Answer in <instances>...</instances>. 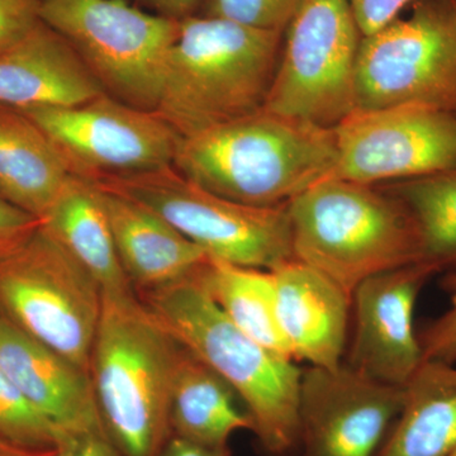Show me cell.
I'll return each instance as SVG.
<instances>
[{
	"label": "cell",
	"instance_id": "5",
	"mask_svg": "<svg viewBox=\"0 0 456 456\" xmlns=\"http://www.w3.org/2000/svg\"><path fill=\"white\" fill-rule=\"evenodd\" d=\"M294 259L353 296L362 281L422 263L415 220L386 189L327 178L287 204Z\"/></svg>",
	"mask_w": 456,
	"mask_h": 456
},
{
	"label": "cell",
	"instance_id": "13",
	"mask_svg": "<svg viewBox=\"0 0 456 456\" xmlns=\"http://www.w3.org/2000/svg\"><path fill=\"white\" fill-rule=\"evenodd\" d=\"M403 399V387L374 382L342 364L308 367L299 393L302 456H378Z\"/></svg>",
	"mask_w": 456,
	"mask_h": 456
},
{
	"label": "cell",
	"instance_id": "28",
	"mask_svg": "<svg viewBox=\"0 0 456 456\" xmlns=\"http://www.w3.org/2000/svg\"><path fill=\"white\" fill-rule=\"evenodd\" d=\"M40 22L38 0H0V53L16 46Z\"/></svg>",
	"mask_w": 456,
	"mask_h": 456
},
{
	"label": "cell",
	"instance_id": "17",
	"mask_svg": "<svg viewBox=\"0 0 456 456\" xmlns=\"http://www.w3.org/2000/svg\"><path fill=\"white\" fill-rule=\"evenodd\" d=\"M93 184L110 222L122 268L134 292H149L182 281L208 257L200 246L149 207Z\"/></svg>",
	"mask_w": 456,
	"mask_h": 456
},
{
	"label": "cell",
	"instance_id": "26",
	"mask_svg": "<svg viewBox=\"0 0 456 456\" xmlns=\"http://www.w3.org/2000/svg\"><path fill=\"white\" fill-rule=\"evenodd\" d=\"M303 0H203L198 14L240 25L285 32Z\"/></svg>",
	"mask_w": 456,
	"mask_h": 456
},
{
	"label": "cell",
	"instance_id": "1",
	"mask_svg": "<svg viewBox=\"0 0 456 456\" xmlns=\"http://www.w3.org/2000/svg\"><path fill=\"white\" fill-rule=\"evenodd\" d=\"M336 164L334 128L268 112L180 136L173 167L207 191L253 207L285 206Z\"/></svg>",
	"mask_w": 456,
	"mask_h": 456
},
{
	"label": "cell",
	"instance_id": "15",
	"mask_svg": "<svg viewBox=\"0 0 456 456\" xmlns=\"http://www.w3.org/2000/svg\"><path fill=\"white\" fill-rule=\"evenodd\" d=\"M0 369L61 432L104 430L90 374L0 312Z\"/></svg>",
	"mask_w": 456,
	"mask_h": 456
},
{
	"label": "cell",
	"instance_id": "29",
	"mask_svg": "<svg viewBox=\"0 0 456 456\" xmlns=\"http://www.w3.org/2000/svg\"><path fill=\"white\" fill-rule=\"evenodd\" d=\"M47 456H122L106 430L61 432Z\"/></svg>",
	"mask_w": 456,
	"mask_h": 456
},
{
	"label": "cell",
	"instance_id": "30",
	"mask_svg": "<svg viewBox=\"0 0 456 456\" xmlns=\"http://www.w3.org/2000/svg\"><path fill=\"white\" fill-rule=\"evenodd\" d=\"M38 226L37 218L0 196V257L22 244Z\"/></svg>",
	"mask_w": 456,
	"mask_h": 456
},
{
	"label": "cell",
	"instance_id": "23",
	"mask_svg": "<svg viewBox=\"0 0 456 456\" xmlns=\"http://www.w3.org/2000/svg\"><path fill=\"white\" fill-rule=\"evenodd\" d=\"M194 277L237 329L266 349L293 359L279 325L274 279L270 270L246 268L207 257Z\"/></svg>",
	"mask_w": 456,
	"mask_h": 456
},
{
	"label": "cell",
	"instance_id": "20",
	"mask_svg": "<svg viewBox=\"0 0 456 456\" xmlns=\"http://www.w3.org/2000/svg\"><path fill=\"white\" fill-rule=\"evenodd\" d=\"M70 176L37 123L0 106V196L41 221Z\"/></svg>",
	"mask_w": 456,
	"mask_h": 456
},
{
	"label": "cell",
	"instance_id": "2",
	"mask_svg": "<svg viewBox=\"0 0 456 456\" xmlns=\"http://www.w3.org/2000/svg\"><path fill=\"white\" fill-rule=\"evenodd\" d=\"M183 354L134 290L103 292L89 374L104 430L122 456L163 452Z\"/></svg>",
	"mask_w": 456,
	"mask_h": 456
},
{
	"label": "cell",
	"instance_id": "14",
	"mask_svg": "<svg viewBox=\"0 0 456 456\" xmlns=\"http://www.w3.org/2000/svg\"><path fill=\"white\" fill-rule=\"evenodd\" d=\"M436 269L416 263L380 273L351 296L353 338L344 364L374 382L404 387L424 362L413 314L422 288Z\"/></svg>",
	"mask_w": 456,
	"mask_h": 456
},
{
	"label": "cell",
	"instance_id": "19",
	"mask_svg": "<svg viewBox=\"0 0 456 456\" xmlns=\"http://www.w3.org/2000/svg\"><path fill=\"white\" fill-rule=\"evenodd\" d=\"M378 456H456V367L425 360Z\"/></svg>",
	"mask_w": 456,
	"mask_h": 456
},
{
	"label": "cell",
	"instance_id": "12",
	"mask_svg": "<svg viewBox=\"0 0 456 456\" xmlns=\"http://www.w3.org/2000/svg\"><path fill=\"white\" fill-rule=\"evenodd\" d=\"M334 134L330 178L375 185L456 167V114L437 108L355 110L335 126Z\"/></svg>",
	"mask_w": 456,
	"mask_h": 456
},
{
	"label": "cell",
	"instance_id": "27",
	"mask_svg": "<svg viewBox=\"0 0 456 456\" xmlns=\"http://www.w3.org/2000/svg\"><path fill=\"white\" fill-rule=\"evenodd\" d=\"M444 287L449 294L450 305L431 325L419 335L425 360L456 362V272L444 279Z\"/></svg>",
	"mask_w": 456,
	"mask_h": 456
},
{
	"label": "cell",
	"instance_id": "9",
	"mask_svg": "<svg viewBox=\"0 0 456 456\" xmlns=\"http://www.w3.org/2000/svg\"><path fill=\"white\" fill-rule=\"evenodd\" d=\"M362 36L356 62V110L422 104L456 114V0H415Z\"/></svg>",
	"mask_w": 456,
	"mask_h": 456
},
{
	"label": "cell",
	"instance_id": "8",
	"mask_svg": "<svg viewBox=\"0 0 456 456\" xmlns=\"http://www.w3.org/2000/svg\"><path fill=\"white\" fill-rule=\"evenodd\" d=\"M102 305L101 285L41 224L0 257V312L88 373Z\"/></svg>",
	"mask_w": 456,
	"mask_h": 456
},
{
	"label": "cell",
	"instance_id": "21",
	"mask_svg": "<svg viewBox=\"0 0 456 456\" xmlns=\"http://www.w3.org/2000/svg\"><path fill=\"white\" fill-rule=\"evenodd\" d=\"M40 224L88 270L103 292L134 290L122 268L110 222L92 182L71 175Z\"/></svg>",
	"mask_w": 456,
	"mask_h": 456
},
{
	"label": "cell",
	"instance_id": "7",
	"mask_svg": "<svg viewBox=\"0 0 456 456\" xmlns=\"http://www.w3.org/2000/svg\"><path fill=\"white\" fill-rule=\"evenodd\" d=\"M42 22L65 38L103 93L155 110L180 20L130 0H38Z\"/></svg>",
	"mask_w": 456,
	"mask_h": 456
},
{
	"label": "cell",
	"instance_id": "11",
	"mask_svg": "<svg viewBox=\"0 0 456 456\" xmlns=\"http://www.w3.org/2000/svg\"><path fill=\"white\" fill-rule=\"evenodd\" d=\"M20 112L49 136L69 173L90 182L170 167L180 139L160 113L106 93L77 106Z\"/></svg>",
	"mask_w": 456,
	"mask_h": 456
},
{
	"label": "cell",
	"instance_id": "34",
	"mask_svg": "<svg viewBox=\"0 0 456 456\" xmlns=\"http://www.w3.org/2000/svg\"><path fill=\"white\" fill-rule=\"evenodd\" d=\"M49 454H36V452H29L26 450L12 448V446L0 444V456H47Z\"/></svg>",
	"mask_w": 456,
	"mask_h": 456
},
{
	"label": "cell",
	"instance_id": "4",
	"mask_svg": "<svg viewBox=\"0 0 456 456\" xmlns=\"http://www.w3.org/2000/svg\"><path fill=\"white\" fill-rule=\"evenodd\" d=\"M284 32L196 14L180 20L165 60L156 112L180 136L235 121L265 107Z\"/></svg>",
	"mask_w": 456,
	"mask_h": 456
},
{
	"label": "cell",
	"instance_id": "6",
	"mask_svg": "<svg viewBox=\"0 0 456 456\" xmlns=\"http://www.w3.org/2000/svg\"><path fill=\"white\" fill-rule=\"evenodd\" d=\"M93 183L149 207L212 259L263 270L294 259L287 204L233 202L200 187L173 165Z\"/></svg>",
	"mask_w": 456,
	"mask_h": 456
},
{
	"label": "cell",
	"instance_id": "25",
	"mask_svg": "<svg viewBox=\"0 0 456 456\" xmlns=\"http://www.w3.org/2000/svg\"><path fill=\"white\" fill-rule=\"evenodd\" d=\"M60 432L27 401L0 369V444L49 454Z\"/></svg>",
	"mask_w": 456,
	"mask_h": 456
},
{
	"label": "cell",
	"instance_id": "24",
	"mask_svg": "<svg viewBox=\"0 0 456 456\" xmlns=\"http://www.w3.org/2000/svg\"><path fill=\"white\" fill-rule=\"evenodd\" d=\"M387 191L404 203L415 220L422 263L437 272L456 269V167L392 183Z\"/></svg>",
	"mask_w": 456,
	"mask_h": 456
},
{
	"label": "cell",
	"instance_id": "31",
	"mask_svg": "<svg viewBox=\"0 0 456 456\" xmlns=\"http://www.w3.org/2000/svg\"><path fill=\"white\" fill-rule=\"evenodd\" d=\"M362 36L371 35L401 16L415 0H350Z\"/></svg>",
	"mask_w": 456,
	"mask_h": 456
},
{
	"label": "cell",
	"instance_id": "33",
	"mask_svg": "<svg viewBox=\"0 0 456 456\" xmlns=\"http://www.w3.org/2000/svg\"><path fill=\"white\" fill-rule=\"evenodd\" d=\"M160 456H231V452L228 446L209 448V446L198 445L171 435Z\"/></svg>",
	"mask_w": 456,
	"mask_h": 456
},
{
	"label": "cell",
	"instance_id": "22",
	"mask_svg": "<svg viewBox=\"0 0 456 456\" xmlns=\"http://www.w3.org/2000/svg\"><path fill=\"white\" fill-rule=\"evenodd\" d=\"M173 436L209 448H224L237 431L253 432V419L235 391L184 349L170 403Z\"/></svg>",
	"mask_w": 456,
	"mask_h": 456
},
{
	"label": "cell",
	"instance_id": "18",
	"mask_svg": "<svg viewBox=\"0 0 456 456\" xmlns=\"http://www.w3.org/2000/svg\"><path fill=\"white\" fill-rule=\"evenodd\" d=\"M103 94L70 45L46 23L0 53V106L69 107Z\"/></svg>",
	"mask_w": 456,
	"mask_h": 456
},
{
	"label": "cell",
	"instance_id": "32",
	"mask_svg": "<svg viewBox=\"0 0 456 456\" xmlns=\"http://www.w3.org/2000/svg\"><path fill=\"white\" fill-rule=\"evenodd\" d=\"M134 4L158 16L174 20L196 16L203 0H132Z\"/></svg>",
	"mask_w": 456,
	"mask_h": 456
},
{
	"label": "cell",
	"instance_id": "16",
	"mask_svg": "<svg viewBox=\"0 0 456 456\" xmlns=\"http://www.w3.org/2000/svg\"><path fill=\"white\" fill-rule=\"evenodd\" d=\"M274 279L279 325L293 359L310 367L344 364L351 296L307 264L293 259L270 270Z\"/></svg>",
	"mask_w": 456,
	"mask_h": 456
},
{
	"label": "cell",
	"instance_id": "10",
	"mask_svg": "<svg viewBox=\"0 0 456 456\" xmlns=\"http://www.w3.org/2000/svg\"><path fill=\"white\" fill-rule=\"evenodd\" d=\"M362 38L350 0H303L285 29L264 110L334 128L356 110Z\"/></svg>",
	"mask_w": 456,
	"mask_h": 456
},
{
	"label": "cell",
	"instance_id": "3",
	"mask_svg": "<svg viewBox=\"0 0 456 456\" xmlns=\"http://www.w3.org/2000/svg\"><path fill=\"white\" fill-rule=\"evenodd\" d=\"M141 301L189 353L235 391L272 456L299 449L303 370L237 329L194 277L140 293Z\"/></svg>",
	"mask_w": 456,
	"mask_h": 456
}]
</instances>
